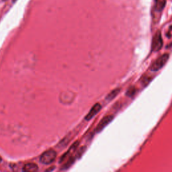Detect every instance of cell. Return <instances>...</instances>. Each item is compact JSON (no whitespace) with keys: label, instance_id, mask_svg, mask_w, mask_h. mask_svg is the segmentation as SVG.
I'll use <instances>...</instances> for the list:
<instances>
[{"label":"cell","instance_id":"cell-10","mask_svg":"<svg viewBox=\"0 0 172 172\" xmlns=\"http://www.w3.org/2000/svg\"><path fill=\"white\" fill-rule=\"evenodd\" d=\"M152 78L151 77L149 76H144L141 79V83L143 84V85L144 86L147 85L149 84L150 81H151Z\"/></svg>","mask_w":172,"mask_h":172},{"label":"cell","instance_id":"cell-13","mask_svg":"<svg viewBox=\"0 0 172 172\" xmlns=\"http://www.w3.org/2000/svg\"><path fill=\"white\" fill-rule=\"evenodd\" d=\"M2 161V157H0V162H1Z\"/></svg>","mask_w":172,"mask_h":172},{"label":"cell","instance_id":"cell-9","mask_svg":"<svg viewBox=\"0 0 172 172\" xmlns=\"http://www.w3.org/2000/svg\"><path fill=\"white\" fill-rule=\"evenodd\" d=\"M74 161H75V158H74V157H71V158L68 160V161L63 166L61 170H67V169H68L71 165L73 164Z\"/></svg>","mask_w":172,"mask_h":172},{"label":"cell","instance_id":"cell-5","mask_svg":"<svg viewBox=\"0 0 172 172\" xmlns=\"http://www.w3.org/2000/svg\"><path fill=\"white\" fill-rule=\"evenodd\" d=\"M102 106L99 103H97L94 106L91 108V110L89 112V113L87 114V116H85L86 120H90L91 119L93 118V117L95 116L96 114L99 112L101 110Z\"/></svg>","mask_w":172,"mask_h":172},{"label":"cell","instance_id":"cell-14","mask_svg":"<svg viewBox=\"0 0 172 172\" xmlns=\"http://www.w3.org/2000/svg\"><path fill=\"white\" fill-rule=\"evenodd\" d=\"M12 1H13V2H15L16 1V0H12Z\"/></svg>","mask_w":172,"mask_h":172},{"label":"cell","instance_id":"cell-15","mask_svg":"<svg viewBox=\"0 0 172 172\" xmlns=\"http://www.w3.org/2000/svg\"><path fill=\"white\" fill-rule=\"evenodd\" d=\"M4 1H5V0H4Z\"/></svg>","mask_w":172,"mask_h":172},{"label":"cell","instance_id":"cell-12","mask_svg":"<svg viewBox=\"0 0 172 172\" xmlns=\"http://www.w3.org/2000/svg\"><path fill=\"white\" fill-rule=\"evenodd\" d=\"M86 149V147H81V149H80L78 151V153H77V156H79V157H81L82 155H83V153H84V150L85 149Z\"/></svg>","mask_w":172,"mask_h":172},{"label":"cell","instance_id":"cell-4","mask_svg":"<svg viewBox=\"0 0 172 172\" xmlns=\"http://www.w3.org/2000/svg\"><path fill=\"white\" fill-rule=\"evenodd\" d=\"M113 119H114L113 115H108L104 117V118L100 120L99 124L97 126V127L96 128V133H100L103 129H104L106 127H107V126L112 121Z\"/></svg>","mask_w":172,"mask_h":172},{"label":"cell","instance_id":"cell-1","mask_svg":"<svg viewBox=\"0 0 172 172\" xmlns=\"http://www.w3.org/2000/svg\"><path fill=\"white\" fill-rule=\"evenodd\" d=\"M169 58H170V55L167 53H165L160 56L159 58H157L155 61L150 67V70L151 71H158L163 66L165 65L166 63L167 62Z\"/></svg>","mask_w":172,"mask_h":172},{"label":"cell","instance_id":"cell-2","mask_svg":"<svg viewBox=\"0 0 172 172\" xmlns=\"http://www.w3.org/2000/svg\"><path fill=\"white\" fill-rule=\"evenodd\" d=\"M56 157L57 153L53 149H49L44 152V153L41 155L40 160H41V162L43 163V164L49 165L55 160Z\"/></svg>","mask_w":172,"mask_h":172},{"label":"cell","instance_id":"cell-11","mask_svg":"<svg viewBox=\"0 0 172 172\" xmlns=\"http://www.w3.org/2000/svg\"><path fill=\"white\" fill-rule=\"evenodd\" d=\"M136 93V88L134 87H131L127 90V93H126V95L128 97H133L134 94Z\"/></svg>","mask_w":172,"mask_h":172},{"label":"cell","instance_id":"cell-7","mask_svg":"<svg viewBox=\"0 0 172 172\" xmlns=\"http://www.w3.org/2000/svg\"><path fill=\"white\" fill-rule=\"evenodd\" d=\"M166 0H155V10L157 11H161L165 6Z\"/></svg>","mask_w":172,"mask_h":172},{"label":"cell","instance_id":"cell-3","mask_svg":"<svg viewBox=\"0 0 172 172\" xmlns=\"http://www.w3.org/2000/svg\"><path fill=\"white\" fill-rule=\"evenodd\" d=\"M163 39L161 33L160 31H157V32L155 34V35L153 37V40H152V44H151V50L153 52H157L161 49L163 47Z\"/></svg>","mask_w":172,"mask_h":172},{"label":"cell","instance_id":"cell-6","mask_svg":"<svg viewBox=\"0 0 172 172\" xmlns=\"http://www.w3.org/2000/svg\"><path fill=\"white\" fill-rule=\"evenodd\" d=\"M38 165L33 163H26V164L22 168V171L26 172H35L36 171H38Z\"/></svg>","mask_w":172,"mask_h":172},{"label":"cell","instance_id":"cell-8","mask_svg":"<svg viewBox=\"0 0 172 172\" xmlns=\"http://www.w3.org/2000/svg\"><path fill=\"white\" fill-rule=\"evenodd\" d=\"M120 88H117V89H115V90H112L106 96V100H108V101H110V100H113L114 98H115L116 96L120 93Z\"/></svg>","mask_w":172,"mask_h":172}]
</instances>
